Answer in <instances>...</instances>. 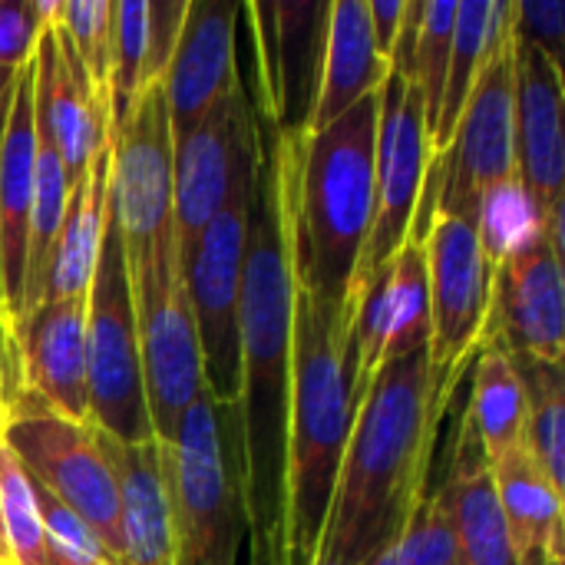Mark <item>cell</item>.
<instances>
[{
	"instance_id": "74e56055",
	"label": "cell",
	"mask_w": 565,
	"mask_h": 565,
	"mask_svg": "<svg viewBox=\"0 0 565 565\" xmlns=\"http://www.w3.org/2000/svg\"><path fill=\"white\" fill-rule=\"evenodd\" d=\"M189 0H146V63L142 86L159 83L172 63Z\"/></svg>"
},
{
	"instance_id": "3957f363",
	"label": "cell",
	"mask_w": 565,
	"mask_h": 565,
	"mask_svg": "<svg viewBox=\"0 0 565 565\" xmlns=\"http://www.w3.org/2000/svg\"><path fill=\"white\" fill-rule=\"evenodd\" d=\"M358 417L354 354L341 318L298 285L285 457V565H315L338 467Z\"/></svg>"
},
{
	"instance_id": "4fadbf2b",
	"label": "cell",
	"mask_w": 565,
	"mask_h": 565,
	"mask_svg": "<svg viewBox=\"0 0 565 565\" xmlns=\"http://www.w3.org/2000/svg\"><path fill=\"white\" fill-rule=\"evenodd\" d=\"M129 285H132L136 324H139L149 427L156 444L169 447L175 440L182 414L205 391L202 351H199V334L182 281L179 248L159 271L136 278Z\"/></svg>"
},
{
	"instance_id": "52a82bcc",
	"label": "cell",
	"mask_w": 565,
	"mask_h": 565,
	"mask_svg": "<svg viewBox=\"0 0 565 565\" xmlns=\"http://www.w3.org/2000/svg\"><path fill=\"white\" fill-rule=\"evenodd\" d=\"M0 440L13 450L30 480H36L53 500L79 516L119 559V487L99 430L50 411L23 387L7 414Z\"/></svg>"
},
{
	"instance_id": "b9f144b4",
	"label": "cell",
	"mask_w": 565,
	"mask_h": 565,
	"mask_svg": "<svg viewBox=\"0 0 565 565\" xmlns=\"http://www.w3.org/2000/svg\"><path fill=\"white\" fill-rule=\"evenodd\" d=\"M17 73H20V70H17ZM17 73H13V70H0V139H3L10 99H13V89H17Z\"/></svg>"
},
{
	"instance_id": "e0dca14e",
	"label": "cell",
	"mask_w": 565,
	"mask_h": 565,
	"mask_svg": "<svg viewBox=\"0 0 565 565\" xmlns=\"http://www.w3.org/2000/svg\"><path fill=\"white\" fill-rule=\"evenodd\" d=\"M563 109V66H556L543 50L516 40V86H513L516 179L526 199L533 202L543 232L556 245H563L565 225Z\"/></svg>"
},
{
	"instance_id": "2e32d148",
	"label": "cell",
	"mask_w": 565,
	"mask_h": 565,
	"mask_svg": "<svg viewBox=\"0 0 565 565\" xmlns=\"http://www.w3.org/2000/svg\"><path fill=\"white\" fill-rule=\"evenodd\" d=\"M430 341V288L427 248L411 235L371 278L354 308V401L361 404L377 371L397 358L427 351Z\"/></svg>"
},
{
	"instance_id": "cb8c5ba5",
	"label": "cell",
	"mask_w": 565,
	"mask_h": 565,
	"mask_svg": "<svg viewBox=\"0 0 565 565\" xmlns=\"http://www.w3.org/2000/svg\"><path fill=\"white\" fill-rule=\"evenodd\" d=\"M490 477L520 565H546L550 550L565 543V497L546 480L526 444L493 463Z\"/></svg>"
},
{
	"instance_id": "83f0119b",
	"label": "cell",
	"mask_w": 565,
	"mask_h": 565,
	"mask_svg": "<svg viewBox=\"0 0 565 565\" xmlns=\"http://www.w3.org/2000/svg\"><path fill=\"white\" fill-rule=\"evenodd\" d=\"M437 493L450 516L460 565H520L493 477L483 463L460 460Z\"/></svg>"
},
{
	"instance_id": "f35d334b",
	"label": "cell",
	"mask_w": 565,
	"mask_h": 565,
	"mask_svg": "<svg viewBox=\"0 0 565 565\" xmlns=\"http://www.w3.org/2000/svg\"><path fill=\"white\" fill-rule=\"evenodd\" d=\"M513 33H516V40L543 50L556 66H563L565 3L559 0H513Z\"/></svg>"
},
{
	"instance_id": "e575fe53",
	"label": "cell",
	"mask_w": 565,
	"mask_h": 565,
	"mask_svg": "<svg viewBox=\"0 0 565 565\" xmlns=\"http://www.w3.org/2000/svg\"><path fill=\"white\" fill-rule=\"evenodd\" d=\"M367 565H460L440 493L424 497L401 536Z\"/></svg>"
},
{
	"instance_id": "ee69618b",
	"label": "cell",
	"mask_w": 565,
	"mask_h": 565,
	"mask_svg": "<svg viewBox=\"0 0 565 565\" xmlns=\"http://www.w3.org/2000/svg\"><path fill=\"white\" fill-rule=\"evenodd\" d=\"M565 563V543H559V546H553L550 550V559H546V565H563Z\"/></svg>"
},
{
	"instance_id": "603a6c76",
	"label": "cell",
	"mask_w": 565,
	"mask_h": 565,
	"mask_svg": "<svg viewBox=\"0 0 565 565\" xmlns=\"http://www.w3.org/2000/svg\"><path fill=\"white\" fill-rule=\"evenodd\" d=\"M387 73L391 66L377 53L367 0H331L318 99L308 132H321L367 93H377Z\"/></svg>"
},
{
	"instance_id": "d4e9b609",
	"label": "cell",
	"mask_w": 565,
	"mask_h": 565,
	"mask_svg": "<svg viewBox=\"0 0 565 565\" xmlns=\"http://www.w3.org/2000/svg\"><path fill=\"white\" fill-rule=\"evenodd\" d=\"M109 142L106 149L93 159L86 175L73 185L66 215L50 255L46 268V285H43V301L50 298H79L89 291L93 271H96V255L103 242V222H106V199H109Z\"/></svg>"
},
{
	"instance_id": "d590c367",
	"label": "cell",
	"mask_w": 565,
	"mask_h": 565,
	"mask_svg": "<svg viewBox=\"0 0 565 565\" xmlns=\"http://www.w3.org/2000/svg\"><path fill=\"white\" fill-rule=\"evenodd\" d=\"M30 483H33V497L43 516L50 565H122L93 536V530L79 516H73L60 500H53L36 480Z\"/></svg>"
},
{
	"instance_id": "d6986e66",
	"label": "cell",
	"mask_w": 565,
	"mask_h": 565,
	"mask_svg": "<svg viewBox=\"0 0 565 565\" xmlns=\"http://www.w3.org/2000/svg\"><path fill=\"white\" fill-rule=\"evenodd\" d=\"M33 93H36V129L60 152L70 182L76 185L93 159L109 142L106 116L99 113L83 70L70 50V40L50 10L36 46H33Z\"/></svg>"
},
{
	"instance_id": "ac0fdd59",
	"label": "cell",
	"mask_w": 565,
	"mask_h": 565,
	"mask_svg": "<svg viewBox=\"0 0 565 565\" xmlns=\"http://www.w3.org/2000/svg\"><path fill=\"white\" fill-rule=\"evenodd\" d=\"M242 3L189 0L172 63L162 76L172 142L185 139L205 113L242 79L235 56Z\"/></svg>"
},
{
	"instance_id": "8d00e7d4",
	"label": "cell",
	"mask_w": 565,
	"mask_h": 565,
	"mask_svg": "<svg viewBox=\"0 0 565 565\" xmlns=\"http://www.w3.org/2000/svg\"><path fill=\"white\" fill-rule=\"evenodd\" d=\"M50 10L43 0H0V70L17 73L30 63Z\"/></svg>"
},
{
	"instance_id": "7bdbcfd3",
	"label": "cell",
	"mask_w": 565,
	"mask_h": 565,
	"mask_svg": "<svg viewBox=\"0 0 565 565\" xmlns=\"http://www.w3.org/2000/svg\"><path fill=\"white\" fill-rule=\"evenodd\" d=\"M0 565H13L10 546H7V533H3V516H0Z\"/></svg>"
},
{
	"instance_id": "277c9868",
	"label": "cell",
	"mask_w": 565,
	"mask_h": 565,
	"mask_svg": "<svg viewBox=\"0 0 565 565\" xmlns=\"http://www.w3.org/2000/svg\"><path fill=\"white\" fill-rule=\"evenodd\" d=\"M381 89L367 93L321 132H305L295 172V275L311 301L341 318L348 334L351 278L358 271L374 218Z\"/></svg>"
},
{
	"instance_id": "4316f807",
	"label": "cell",
	"mask_w": 565,
	"mask_h": 565,
	"mask_svg": "<svg viewBox=\"0 0 565 565\" xmlns=\"http://www.w3.org/2000/svg\"><path fill=\"white\" fill-rule=\"evenodd\" d=\"M513 20V3L510 0H460L457 3V20H454V46H450V63H447V83H444V99L437 113V126L430 136L434 156H444L454 142L460 113L470 99V89L487 66L490 53L497 50L503 30Z\"/></svg>"
},
{
	"instance_id": "6da1fadb",
	"label": "cell",
	"mask_w": 565,
	"mask_h": 565,
	"mask_svg": "<svg viewBox=\"0 0 565 565\" xmlns=\"http://www.w3.org/2000/svg\"><path fill=\"white\" fill-rule=\"evenodd\" d=\"M262 126V122H258ZM305 132L258 129L255 205L238 311V430L252 565H285V457L291 407V199Z\"/></svg>"
},
{
	"instance_id": "7c38bea8",
	"label": "cell",
	"mask_w": 565,
	"mask_h": 565,
	"mask_svg": "<svg viewBox=\"0 0 565 565\" xmlns=\"http://www.w3.org/2000/svg\"><path fill=\"white\" fill-rule=\"evenodd\" d=\"M513 86H516V36L513 20L497 50L480 70L470 99L460 113L450 149L440 156L437 215H454L473 225L477 205L487 189L516 179V136H513Z\"/></svg>"
},
{
	"instance_id": "d6a6232c",
	"label": "cell",
	"mask_w": 565,
	"mask_h": 565,
	"mask_svg": "<svg viewBox=\"0 0 565 565\" xmlns=\"http://www.w3.org/2000/svg\"><path fill=\"white\" fill-rule=\"evenodd\" d=\"M0 516H3V533L13 565H50L33 483L3 440H0Z\"/></svg>"
},
{
	"instance_id": "9c48e42d",
	"label": "cell",
	"mask_w": 565,
	"mask_h": 565,
	"mask_svg": "<svg viewBox=\"0 0 565 565\" xmlns=\"http://www.w3.org/2000/svg\"><path fill=\"white\" fill-rule=\"evenodd\" d=\"M258 156L235 175L225 205L202 228L182 281L199 334L205 391L235 407L238 404V311H242V268L248 245V218L255 205Z\"/></svg>"
},
{
	"instance_id": "f546056e",
	"label": "cell",
	"mask_w": 565,
	"mask_h": 565,
	"mask_svg": "<svg viewBox=\"0 0 565 565\" xmlns=\"http://www.w3.org/2000/svg\"><path fill=\"white\" fill-rule=\"evenodd\" d=\"M53 13L70 40L76 66L86 76V86L106 116L109 126V70H113V3L109 0H63L53 3Z\"/></svg>"
},
{
	"instance_id": "9a60e30c",
	"label": "cell",
	"mask_w": 565,
	"mask_h": 565,
	"mask_svg": "<svg viewBox=\"0 0 565 565\" xmlns=\"http://www.w3.org/2000/svg\"><path fill=\"white\" fill-rule=\"evenodd\" d=\"M553 367L565 364L563 245L540 235L493 268L483 344Z\"/></svg>"
},
{
	"instance_id": "1f68e13d",
	"label": "cell",
	"mask_w": 565,
	"mask_h": 565,
	"mask_svg": "<svg viewBox=\"0 0 565 565\" xmlns=\"http://www.w3.org/2000/svg\"><path fill=\"white\" fill-rule=\"evenodd\" d=\"M146 0L113 3V70H109V139L126 126L142 89Z\"/></svg>"
},
{
	"instance_id": "836d02e7",
	"label": "cell",
	"mask_w": 565,
	"mask_h": 565,
	"mask_svg": "<svg viewBox=\"0 0 565 565\" xmlns=\"http://www.w3.org/2000/svg\"><path fill=\"white\" fill-rule=\"evenodd\" d=\"M454 20H457L454 0H424L417 40H414L411 79L417 83V89L424 96V122H427L430 136L437 126L440 99H444L447 63H450V46H454Z\"/></svg>"
},
{
	"instance_id": "8992f818",
	"label": "cell",
	"mask_w": 565,
	"mask_h": 565,
	"mask_svg": "<svg viewBox=\"0 0 565 565\" xmlns=\"http://www.w3.org/2000/svg\"><path fill=\"white\" fill-rule=\"evenodd\" d=\"M86 377L89 424L119 444H149V407L129 265L116 212L106 199L103 242L86 291Z\"/></svg>"
},
{
	"instance_id": "60d3db41",
	"label": "cell",
	"mask_w": 565,
	"mask_h": 565,
	"mask_svg": "<svg viewBox=\"0 0 565 565\" xmlns=\"http://www.w3.org/2000/svg\"><path fill=\"white\" fill-rule=\"evenodd\" d=\"M367 13H371V30H374V43L381 60H391V50L397 43L401 23L407 17V0H367Z\"/></svg>"
},
{
	"instance_id": "30bf717a",
	"label": "cell",
	"mask_w": 565,
	"mask_h": 565,
	"mask_svg": "<svg viewBox=\"0 0 565 565\" xmlns=\"http://www.w3.org/2000/svg\"><path fill=\"white\" fill-rule=\"evenodd\" d=\"M434 149L424 122V96L414 79L387 73L381 89V129H377V162H374V218L367 245L361 252L358 271L351 278L348 315L354 324V308L371 278L384 262L411 238L417 209L427 185Z\"/></svg>"
},
{
	"instance_id": "ffe728a7",
	"label": "cell",
	"mask_w": 565,
	"mask_h": 565,
	"mask_svg": "<svg viewBox=\"0 0 565 565\" xmlns=\"http://www.w3.org/2000/svg\"><path fill=\"white\" fill-rule=\"evenodd\" d=\"M33 175H36V93H33V56H30V63L17 73V89L0 139V311L10 321V328H17L23 318Z\"/></svg>"
},
{
	"instance_id": "ab89813d",
	"label": "cell",
	"mask_w": 565,
	"mask_h": 565,
	"mask_svg": "<svg viewBox=\"0 0 565 565\" xmlns=\"http://www.w3.org/2000/svg\"><path fill=\"white\" fill-rule=\"evenodd\" d=\"M23 391V377H20V358H17V338L10 321L0 311V430L7 424V414L17 401V394Z\"/></svg>"
},
{
	"instance_id": "44dd1931",
	"label": "cell",
	"mask_w": 565,
	"mask_h": 565,
	"mask_svg": "<svg viewBox=\"0 0 565 565\" xmlns=\"http://www.w3.org/2000/svg\"><path fill=\"white\" fill-rule=\"evenodd\" d=\"M13 338L23 387L50 411L76 424H89L86 295L40 301Z\"/></svg>"
},
{
	"instance_id": "7402d4cb",
	"label": "cell",
	"mask_w": 565,
	"mask_h": 565,
	"mask_svg": "<svg viewBox=\"0 0 565 565\" xmlns=\"http://www.w3.org/2000/svg\"><path fill=\"white\" fill-rule=\"evenodd\" d=\"M103 450L119 487V543L122 565H175V530L162 447L119 444L99 430Z\"/></svg>"
},
{
	"instance_id": "f1b7e54d",
	"label": "cell",
	"mask_w": 565,
	"mask_h": 565,
	"mask_svg": "<svg viewBox=\"0 0 565 565\" xmlns=\"http://www.w3.org/2000/svg\"><path fill=\"white\" fill-rule=\"evenodd\" d=\"M513 371L526 394V434L523 444L565 497V381L563 367L510 354Z\"/></svg>"
},
{
	"instance_id": "8fae6325",
	"label": "cell",
	"mask_w": 565,
	"mask_h": 565,
	"mask_svg": "<svg viewBox=\"0 0 565 565\" xmlns=\"http://www.w3.org/2000/svg\"><path fill=\"white\" fill-rule=\"evenodd\" d=\"M424 248L430 288L427 367L434 381V397L447 414L463 367L477 358L483 344L493 265L480 248L477 228L454 215H434Z\"/></svg>"
},
{
	"instance_id": "4dcf8cb0",
	"label": "cell",
	"mask_w": 565,
	"mask_h": 565,
	"mask_svg": "<svg viewBox=\"0 0 565 565\" xmlns=\"http://www.w3.org/2000/svg\"><path fill=\"white\" fill-rule=\"evenodd\" d=\"M473 228H477L480 248L493 268L500 262H507L510 255L523 252L526 245H533L540 235H546L520 179H507L483 192L477 215H473Z\"/></svg>"
},
{
	"instance_id": "5b68a950",
	"label": "cell",
	"mask_w": 565,
	"mask_h": 565,
	"mask_svg": "<svg viewBox=\"0 0 565 565\" xmlns=\"http://www.w3.org/2000/svg\"><path fill=\"white\" fill-rule=\"evenodd\" d=\"M162 447V444H159ZM175 565H235L245 526L238 411L209 391L182 414L175 440L162 447Z\"/></svg>"
},
{
	"instance_id": "7a4b0ae2",
	"label": "cell",
	"mask_w": 565,
	"mask_h": 565,
	"mask_svg": "<svg viewBox=\"0 0 565 565\" xmlns=\"http://www.w3.org/2000/svg\"><path fill=\"white\" fill-rule=\"evenodd\" d=\"M440 420L427 351L377 371L358 404L315 565H367L401 536L427 497Z\"/></svg>"
},
{
	"instance_id": "ba28073f",
	"label": "cell",
	"mask_w": 565,
	"mask_h": 565,
	"mask_svg": "<svg viewBox=\"0 0 565 565\" xmlns=\"http://www.w3.org/2000/svg\"><path fill=\"white\" fill-rule=\"evenodd\" d=\"M109 205L116 212L129 281L159 271L175 252L172 126L166 86L139 89L126 126L109 139Z\"/></svg>"
},
{
	"instance_id": "484cf974",
	"label": "cell",
	"mask_w": 565,
	"mask_h": 565,
	"mask_svg": "<svg viewBox=\"0 0 565 565\" xmlns=\"http://www.w3.org/2000/svg\"><path fill=\"white\" fill-rule=\"evenodd\" d=\"M526 394L503 348L487 344L473 358V387L467 407L463 444L477 447V460L490 470L523 444Z\"/></svg>"
},
{
	"instance_id": "5bb4252c",
	"label": "cell",
	"mask_w": 565,
	"mask_h": 565,
	"mask_svg": "<svg viewBox=\"0 0 565 565\" xmlns=\"http://www.w3.org/2000/svg\"><path fill=\"white\" fill-rule=\"evenodd\" d=\"M258 156V119L245 79H238L205 119L172 142V222L179 265L189 262L202 228L225 205L235 175Z\"/></svg>"
}]
</instances>
